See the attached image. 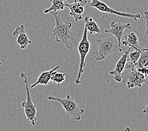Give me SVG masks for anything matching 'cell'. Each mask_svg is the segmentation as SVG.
I'll return each mask as SVG.
<instances>
[{
    "label": "cell",
    "mask_w": 148,
    "mask_h": 131,
    "mask_svg": "<svg viewBox=\"0 0 148 131\" xmlns=\"http://www.w3.org/2000/svg\"><path fill=\"white\" fill-rule=\"evenodd\" d=\"M49 13L53 15L55 20V26L52 30V34L56 40L59 43L64 44L70 51H73L74 48L77 47L78 43L71 30L72 23L63 22L57 12H52Z\"/></svg>",
    "instance_id": "cell-1"
},
{
    "label": "cell",
    "mask_w": 148,
    "mask_h": 131,
    "mask_svg": "<svg viewBox=\"0 0 148 131\" xmlns=\"http://www.w3.org/2000/svg\"><path fill=\"white\" fill-rule=\"evenodd\" d=\"M96 42L98 49L93 54L95 59L98 61H102L109 55L122 51L113 36L97 40Z\"/></svg>",
    "instance_id": "cell-2"
},
{
    "label": "cell",
    "mask_w": 148,
    "mask_h": 131,
    "mask_svg": "<svg viewBox=\"0 0 148 131\" xmlns=\"http://www.w3.org/2000/svg\"><path fill=\"white\" fill-rule=\"evenodd\" d=\"M122 81L126 83L127 88L141 87L144 83H147V77L139 72L134 64L129 63L126 64L122 73Z\"/></svg>",
    "instance_id": "cell-3"
},
{
    "label": "cell",
    "mask_w": 148,
    "mask_h": 131,
    "mask_svg": "<svg viewBox=\"0 0 148 131\" xmlns=\"http://www.w3.org/2000/svg\"><path fill=\"white\" fill-rule=\"evenodd\" d=\"M65 98H57L52 96L48 97V99L51 101H56L59 102L64 109L66 114L71 118V120L79 121L82 119V115L84 113V110L79 107L77 103L72 98L70 95L66 94Z\"/></svg>",
    "instance_id": "cell-4"
},
{
    "label": "cell",
    "mask_w": 148,
    "mask_h": 131,
    "mask_svg": "<svg viewBox=\"0 0 148 131\" xmlns=\"http://www.w3.org/2000/svg\"><path fill=\"white\" fill-rule=\"evenodd\" d=\"M20 78L23 80V82L25 85L26 88V93H27V100H24L22 103V106L24 108L25 114L26 115L27 120L31 123L32 126H35L37 120V107L36 105H35L32 100L31 95L29 90V79H28L26 74L24 73H22L20 74Z\"/></svg>",
    "instance_id": "cell-5"
},
{
    "label": "cell",
    "mask_w": 148,
    "mask_h": 131,
    "mask_svg": "<svg viewBox=\"0 0 148 131\" xmlns=\"http://www.w3.org/2000/svg\"><path fill=\"white\" fill-rule=\"evenodd\" d=\"M77 47L79 54L80 62L78 73H77L75 83L77 84H79L82 83L81 78H82V74L84 72V67L86 65L85 59L90 49V42L88 39V31L85 27L84 29L82 39H81L80 42L77 44Z\"/></svg>",
    "instance_id": "cell-6"
},
{
    "label": "cell",
    "mask_w": 148,
    "mask_h": 131,
    "mask_svg": "<svg viewBox=\"0 0 148 131\" xmlns=\"http://www.w3.org/2000/svg\"><path fill=\"white\" fill-rule=\"evenodd\" d=\"M90 6L91 7H93L97 9L99 11L107 13L110 14V15H115L117 16H120L122 17H125V18H129V19H133L136 22H137L138 19H144V16L140 15L139 13H136V14H132V13H128L125 12H122L117 11L110 8L106 3L101 1V0H90Z\"/></svg>",
    "instance_id": "cell-7"
},
{
    "label": "cell",
    "mask_w": 148,
    "mask_h": 131,
    "mask_svg": "<svg viewBox=\"0 0 148 131\" xmlns=\"http://www.w3.org/2000/svg\"><path fill=\"white\" fill-rule=\"evenodd\" d=\"M110 28L109 29H106L105 30V32L106 33H110L112 35H114L115 38H117L118 40V44L120 49H122L121 47V41L122 38L123 37V34H124V30L125 29H131L132 25L129 23H122V22H116L114 20L112 21L110 23Z\"/></svg>",
    "instance_id": "cell-8"
},
{
    "label": "cell",
    "mask_w": 148,
    "mask_h": 131,
    "mask_svg": "<svg viewBox=\"0 0 148 131\" xmlns=\"http://www.w3.org/2000/svg\"><path fill=\"white\" fill-rule=\"evenodd\" d=\"M88 0H75L71 4L65 3L64 5L69 9V15L76 22L83 19V14L84 12V6L87 4Z\"/></svg>",
    "instance_id": "cell-9"
},
{
    "label": "cell",
    "mask_w": 148,
    "mask_h": 131,
    "mask_svg": "<svg viewBox=\"0 0 148 131\" xmlns=\"http://www.w3.org/2000/svg\"><path fill=\"white\" fill-rule=\"evenodd\" d=\"M130 49L131 48L129 47L128 50L124 52V54L119 59L115 68L114 69H112L109 73L110 75L114 76V80L117 82H121L122 81V73L124 71L125 66L127 62V55Z\"/></svg>",
    "instance_id": "cell-10"
},
{
    "label": "cell",
    "mask_w": 148,
    "mask_h": 131,
    "mask_svg": "<svg viewBox=\"0 0 148 131\" xmlns=\"http://www.w3.org/2000/svg\"><path fill=\"white\" fill-rule=\"evenodd\" d=\"M14 37H16V42L20 46L22 50L26 49L29 44H32V41L29 38L25 32V28L23 25H21L16 28L15 31L13 32Z\"/></svg>",
    "instance_id": "cell-11"
},
{
    "label": "cell",
    "mask_w": 148,
    "mask_h": 131,
    "mask_svg": "<svg viewBox=\"0 0 148 131\" xmlns=\"http://www.w3.org/2000/svg\"><path fill=\"white\" fill-rule=\"evenodd\" d=\"M124 37V40L121 41V44L129 46L130 48H133L136 50L142 51L144 47H140L138 42V37L135 32H130L128 34H123Z\"/></svg>",
    "instance_id": "cell-12"
},
{
    "label": "cell",
    "mask_w": 148,
    "mask_h": 131,
    "mask_svg": "<svg viewBox=\"0 0 148 131\" xmlns=\"http://www.w3.org/2000/svg\"><path fill=\"white\" fill-rule=\"evenodd\" d=\"M59 68V66H58L55 67L54 68L52 69L49 71H45L42 72L37 78V81L35 82L33 84L31 85V88H34L36 86L38 85V84H41V85H45L47 86L49 83V81H51V74L53 73L54 71L58 70Z\"/></svg>",
    "instance_id": "cell-13"
},
{
    "label": "cell",
    "mask_w": 148,
    "mask_h": 131,
    "mask_svg": "<svg viewBox=\"0 0 148 131\" xmlns=\"http://www.w3.org/2000/svg\"><path fill=\"white\" fill-rule=\"evenodd\" d=\"M84 22L87 31L88 32L90 35H93L94 34H99L101 32V29L98 27V24L95 22L93 18L86 15L84 19Z\"/></svg>",
    "instance_id": "cell-14"
},
{
    "label": "cell",
    "mask_w": 148,
    "mask_h": 131,
    "mask_svg": "<svg viewBox=\"0 0 148 131\" xmlns=\"http://www.w3.org/2000/svg\"><path fill=\"white\" fill-rule=\"evenodd\" d=\"M148 66V49L147 48H143V50L140 51V57L134 66L136 69L146 68Z\"/></svg>",
    "instance_id": "cell-15"
},
{
    "label": "cell",
    "mask_w": 148,
    "mask_h": 131,
    "mask_svg": "<svg viewBox=\"0 0 148 131\" xmlns=\"http://www.w3.org/2000/svg\"><path fill=\"white\" fill-rule=\"evenodd\" d=\"M52 3V5L50 8L47 9H44V13H49L52 12H57L60 10H64L65 8L64 3H63L61 0H49Z\"/></svg>",
    "instance_id": "cell-16"
},
{
    "label": "cell",
    "mask_w": 148,
    "mask_h": 131,
    "mask_svg": "<svg viewBox=\"0 0 148 131\" xmlns=\"http://www.w3.org/2000/svg\"><path fill=\"white\" fill-rule=\"evenodd\" d=\"M66 76L67 74L66 73H59L57 71V70H56L51 74V80L54 83L57 84L58 86H59L60 84L65 81Z\"/></svg>",
    "instance_id": "cell-17"
},
{
    "label": "cell",
    "mask_w": 148,
    "mask_h": 131,
    "mask_svg": "<svg viewBox=\"0 0 148 131\" xmlns=\"http://www.w3.org/2000/svg\"><path fill=\"white\" fill-rule=\"evenodd\" d=\"M131 50V49H130ZM129 51L128 55H127V61L129 64H134L138 61V59L140 57V51L139 50H136L133 51Z\"/></svg>",
    "instance_id": "cell-18"
},
{
    "label": "cell",
    "mask_w": 148,
    "mask_h": 131,
    "mask_svg": "<svg viewBox=\"0 0 148 131\" xmlns=\"http://www.w3.org/2000/svg\"><path fill=\"white\" fill-rule=\"evenodd\" d=\"M137 69L139 72L143 74L144 76H146V77L147 76V74H148L147 67H146V68H139V69Z\"/></svg>",
    "instance_id": "cell-19"
},
{
    "label": "cell",
    "mask_w": 148,
    "mask_h": 131,
    "mask_svg": "<svg viewBox=\"0 0 148 131\" xmlns=\"http://www.w3.org/2000/svg\"><path fill=\"white\" fill-rule=\"evenodd\" d=\"M144 19H145L146 20V30H145V34L147 35V12L145 11L144 12Z\"/></svg>",
    "instance_id": "cell-20"
},
{
    "label": "cell",
    "mask_w": 148,
    "mask_h": 131,
    "mask_svg": "<svg viewBox=\"0 0 148 131\" xmlns=\"http://www.w3.org/2000/svg\"><path fill=\"white\" fill-rule=\"evenodd\" d=\"M61 1H62L63 3H66V1H67V0H61Z\"/></svg>",
    "instance_id": "cell-21"
},
{
    "label": "cell",
    "mask_w": 148,
    "mask_h": 131,
    "mask_svg": "<svg viewBox=\"0 0 148 131\" xmlns=\"http://www.w3.org/2000/svg\"><path fill=\"white\" fill-rule=\"evenodd\" d=\"M1 64H2V62H1V61H0V65H1Z\"/></svg>",
    "instance_id": "cell-22"
}]
</instances>
